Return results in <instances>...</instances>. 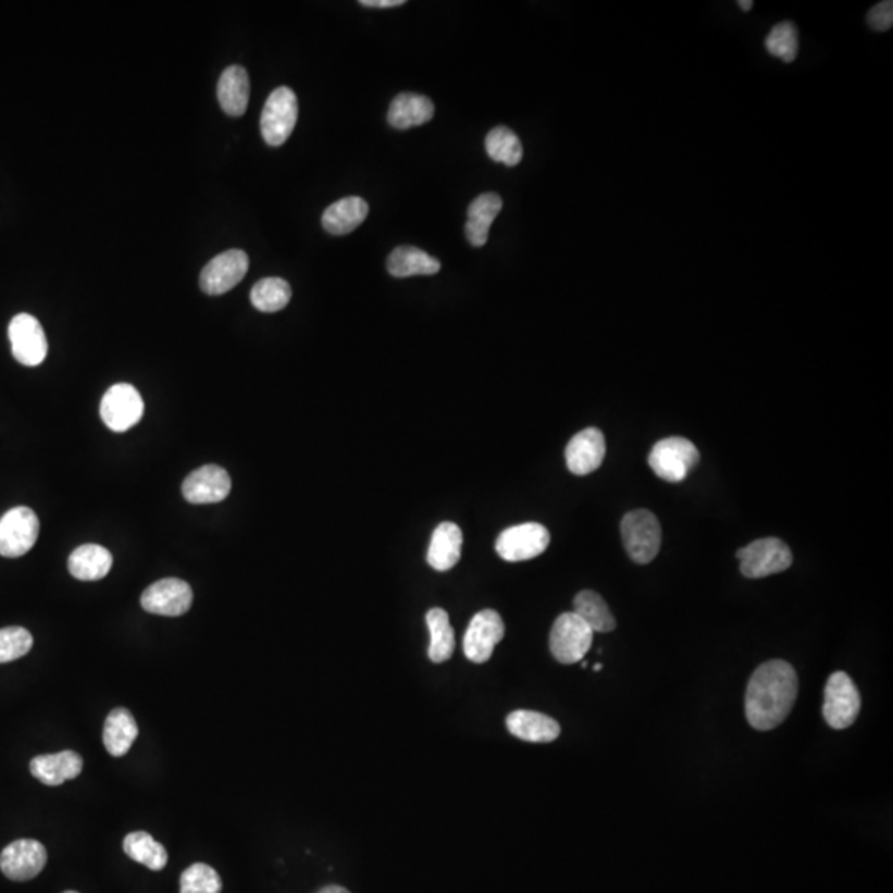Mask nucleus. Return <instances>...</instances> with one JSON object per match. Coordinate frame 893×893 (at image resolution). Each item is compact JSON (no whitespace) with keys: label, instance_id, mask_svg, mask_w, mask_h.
Here are the masks:
<instances>
[{"label":"nucleus","instance_id":"1","mask_svg":"<svg viewBox=\"0 0 893 893\" xmlns=\"http://www.w3.org/2000/svg\"><path fill=\"white\" fill-rule=\"evenodd\" d=\"M796 670L784 660H769L753 672L745 697L748 723L759 732L780 727L796 704Z\"/></svg>","mask_w":893,"mask_h":893},{"label":"nucleus","instance_id":"2","mask_svg":"<svg viewBox=\"0 0 893 893\" xmlns=\"http://www.w3.org/2000/svg\"><path fill=\"white\" fill-rule=\"evenodd\" d=\"M621 535L629 556L637 565H648L659 555L662 528L653 511H629L622 518Z\"/></svg>","mask_w":893,"mask_h":893},{"label":"nucleus","instance_id":"3","mask_svg":"<svg viewBox=\"0 0 893 893\" xmlns=\"http://www.w3.org/2000/svg\"><path fill=\"white\" fill-rule=\"evenodd\" d=\"M700 462V452L692 442L683 437H669L657 442L648 454V466L657 476L669 483H680Z\"/></svg>","mask_w":893,"mask_h":893},{"label":"nucleus","instance_id":"4","mask_svg":"<svg viewBox=\"0 0 893 893\" xmlns=\"http://www.w3.org/2000/svg\"><path fill=\"white\" fill-rule=\"evenodd\" d=\"M736 556L740 559V571L749 580H761L783 573L793 565L790 546L778 538L756 539L740 549Z\"/></svg>","mask_w":893,"mask_h":893},{"label":"nucleus","instance_id":"5","mask_svg":"<svg viewBox=\"0 0 893 893\" xmlns=\"http://www.w3.org/2000/svg\"><path fill=\"white\" fill-rule=\"evenodd\" d=\"M298 100L292 88L280 87L270 94L262 117L260 132L269 146H282L287 142L297 126Z\"/></svg>","mask_w":893,"mask_h":893},{"label":"nucleus","instance_id":"6","mask_svg":"<svg viewBox=\"0 0 893 893\" xmlns=\"http://www.w3.org/2000/svg\"><path fill=\"white\" fill-rule=\"evenodd\" d=\"M593 637L594 632L580 616L574 612H565L553 624L549 648L558 662L570 666V663L581 662L590 653Z\"/></svg>","mask_w":893,"mask_h":893},{"label":"nucleus","instance_id":"7","mask_svg":"<svg viewBox=\"0 0 893 893\" xmlns=\"http://www.w3.org/2000/svg\"><path fill=\"white\" fill-rule=\"evenodd\" d=\"M859 690L851 677L844 672H835L829 677L824 690V707L822 715L829 727L834 730H845L854 724L860 714Z\"/></svg>","mask_w":893,"mask_h":893},{"label":"nucleus","instance_id":"8","mask_svg":"<svg viewBox=\"0 0 893 893\" xmlns=\"http://www.w3.org/2000/svg\"><path fill=\"white\" fill-rule=\"evenodd\" d=\"M40 532V521L34 510L17 507L0 518V556L21 558L27 555Z\"/></svg>","mask_w":893,"mask_h":893},{"label":"nucleus","instance_id":"9","mask_svg":"<svg viewBox=\"0 0 893 893\" xmlns=\"http://www.w3.org/2000/svg\"><path fill=\"white\" fill-rule=\"evenodd\" d=\"M100 414L104 425L111 431H129L145 414L141 394L132 384H114L101 400Z\"/></svg>","mask_w":893,"mask_h":893},{"label":"nucleus","instance_id":"10","mask_svg":"<svg viewBox=\"0 0 893 893\" xmlns=\"http://www.w3.org/2000/svg\"><path fill=\"white\" fill-rule=\"evenodd\" d=\"M548 530L539 523H523L507 528L498 536V556L508 562L528 561L543 555L549 546Z\"/></svg>","mask_w":893,"mask_h":893},{"label":"nucleus","instance_id":"11","mask_svg":"<svg viewBox=\"0 0 893 893\" xmlns=\"http://www.w3.org/2000/svg\"><path fill=\"white\" fill-rule=\"evenodd\" d=\"M9 339L12 355L24 367H38L49 355V342L42 324L32 314L21 313L12 318L9 324Z\"/></svg>","mask_w":893,"mask_h":893},{"label":"nucleus","instance_id":"12","mask_svg":"<svg viewBox=\"0 0 893 893\" xmlns=\"http://www.w3.org/2000/svg\"><path fill=\"white\" fill-rule=\"evenodd\" d=\"M505 624L501 616L494 609H483L473 616L463 637V653L473 663H485L491 660L495 645L504 638Z\"/></svg>","mask_w":893,"mask_h":893},{"label":"nucleus","instance_id":"13","mask_svg":"<svg viewBox=\"0 0 893 893\" xmlns=\"http://www.w3.org/2000/svg\"><path fill=\"white\" fill-rule=\"evenodd\" d=\"M249 265V256L244 250H227L204 266L200 273V288L212 297L227 294L244 280Z\"/></svg>","mask_w":893,"mask_h":893},{"label":"nucleus","instance_id":"14","mask_svg":"<svg viewBox=\"0 0 893 893\" xmlns=\"http://www.w3.org/2000/svg\"><path fill=\"white\" fill-rule=\"evenodd\" d=\"M193 600V590L186 581L166 578L142 593L141 606L151 615L177 618L189 611Z\"/></svg>","mask_w":893,"mask_h":893},{"label":"nucleus","instance_id":"15","mask_svg":"<svg viewBox=\"0 0 893 893\" xmlns=\"http://www.w3.org/2000/svg\"><path fill=\"white\" fill-rule=\"evenodd\" d=\"M46 866V847L34 839H18L0 854V870L15 882L35 879Z\"/></svg>","mask_w":893,"mask_h":893},{"label":"nucleus","instance_id":"16","mask_svg":"<svg viewBox=\"0 0 893 893\" xmlns=\"http://www.w3.org/2000/svg\"><path fill=\"white\" fill-rule=\"evenodd\" d=\"M232 480L219 466H204L194 470L183 483V495L196 505L219 504L231 494Z\"/></svg>","mask_w":893,"mask_h":893},{"label":"nucleus","instance_id":"17","mask_svg":"<svg viewBox=\"0 0 893 893\" xmlns=\"http://www.w3.org/2000/svg\"><path fill=\"white\" fill-rule=\"evenodd\" d=\"M606 457V438L596 427L578 432L566 447V466L574 475L596 472Z\"/></svg>","mask_w":893,"mask_h":893},{"label":"nucleus","instance_id":"18","mask_svg":"<svg viewBox=\"0 0 893 893\" xmlns=\"http://www.w3.org/2000/svg\"><path fill=\"white\" fill-rule=\"evenodd\" d=\"M84 769V759L78 753L60 752L55 755L35 756L30 761V773L47 786H60L65 781L75 780Z\"/></svg>","mask_w":893,"mask_h":893},{"label":"nucleus","instance_id":"19","mask_svg":"<svg viewBox=\"0 0 893 893\" xmlns=\"http://www.w3.org/2000/svg\"><path fill=\"white\" fill-rule=\"evenodd\" d=\"M507 728L511 735L530 743H551L561 733L555 718L532 710L511 711L507 717Z\"/></svg>","mask_w":893,"mask_h":893},{"label":"nucleus","instance_id":"20","mask_svg":"<svg viewBox=\"0 0 893 893\" xmlns=\"http://www.w3.org/2000/svg\"><path fill=\"white\" fill-rule=\"evenodd\" d=\"M462 530L452 521H445L435 528L432 533L431 546L427 551V562L435 571H450L460 561L462 556Z\"/></svg>","mask_w":893,"mask_h":893},{"label":"nucleus","instance_id":"21","mask_svg":"<svg viewBox=\"0 0 893 893\" xmlns=\"http://www.w3.org/2000/svg\"><path fill=\"white\" fill-rule=\"evenodd\" d=\"M504 208V200L498 194L486 193L476 197L467 214L466 235L470 246L483 247L488 241L491 227Z\"/></svg>","mask_w":893,"mask_h":893},{"label":"nucleus","instance_id":"22","mask_svg":"<svg viewBox=\"0 0 893 893\" xmlns=\"http://www.w3.org/2000/svg\"><path fill=\"white\" fill-rule=\"evenodd\" d=\"M435 107L424 95L400 94L387 111V123L396 129L422 126L434 117Z\"/></svg>","mask_w":893,"mask_h":893},{"label":"nucleus","instance_id":"23","mask_svg":"<svg viewBox=\"0 0 893 893\" xmlns=\"http://www.w3.org/2000/svg\"><path fill=\"white\" fill-rule=\"evenodd\" d=\"M368 214H370V206L367 200L362 197L349 196L328 206V209L323 212L321 222L328 234L346 235L367 221Z\"/></svg>","mask_w":893,"mask_h":893},{"label":"nucleus","instance_id":"24","mask_svg":"<svg viewBox=\"0 0 893 893\" xmlns=\"http://www.w3.org/2000/svg\"><path fill=\"white\" fill-rule=\"evenodd\" d=\"M219 103L228 116H241L249 107L250 79L246 69L228 66L218 85Z\"/></svg>","mask_w":893,"mask_h":893},{"label":"nucleus","instance_id":"25","mask_svg":"<svg viewBox=\"0 0 893 893\" xmlns=\"http://www.w3.org/2000/svg\"><path fill=\"white\" fill-rule=\"evenodd\" d=\"M139 728L132 711L114 708L104 721L103 745L114 758L125 756L138 739Z\"/></svg>","mask_w":893,"mask_h":893},{"label":"nucleus","instance_id":"26","mask_svg":"<svg viewBox=\"0 0 893 893\" xmlns=\"http://www.w3.org/2000/svg\"><path fill=\"white\" fill-rule=\"evenodd\" d=\"M113 556L100 545H84L69 558V571L79 581H100L110 573Z\"/></svg>","mask_w":893,"mask_h":893},{"label":"nucleus","instance_id":"27","mask_svg":"<svg viewBox=\"0 0 893 893\" xmlns=\"http://www.w3.org/2000/svg\"><path fill=\"white\" fill-rule=\"evenodd\" d=\"M441 270V262L424 250L412 246H400L390 252L387 259V272L396 278L409 276L435 275Z\"/></svg>","mask_w":893,"mask_h":893},{"label":"nucleus","instance_id":"28","mask_svg":"<svg viewBox=\"0 0 893 893\" xmlns=\"http://www.w3.org/2000/svg\"><path fill=\"white\" fill-rule=\"evenodd\" d=\"M429 632H431V645H429V659L434 663H442L452 657L456 648V634L450 625L449 615L441 607H434L425 616Z\"/></svg>","mask_w":893,"mask_h":893},{"label":"nucleus","instance_id":"29","mask_svg":"<svg viewBox=\"0 0 893 893\" xmlns=\"http://www.w3.org/2000/svg\"><path fill=\"white\" fill-rule=\"evenodd\" d=\"M123 848H125L126 856L129 859L142 864V866L148 867L149 870H154V872H159L168 866L166 848L158 841H154L148 832L136 831L126 835L125 841H123Z\"/></svg>","mask_w":893,"mask_h":893},{"label":"nucleus","instance_id":"30","mask_svg":"<svg viewBox=\"0 0 893 893\" xmlns=\"http://www.w3.org/2000/svg\"><path fill=\"white\" fill-rule=\"evenodd\" d=\"M573 612L580 616V618L590 625L594 634H596V632L606 634V632H612L616 629V619L612 612L609 611V606H607L606 600H604L599 594L594 593V591H581V593L574 597Z\"/></svg>","mask_w":893,"mask_h":893},{"label":"nucleus","instance_id":"31","mask_svg":"<svg viewBox=\"0 0 893 893\" xmlns=\"http://www.w3.org/2000/svg\"><path fill=\"white\" fill-rule=\"evenodd\" d=\"M290 300V285L278 276L260 280L250 292V301L262 313H276L287 307Z\"/></svg>","mask_w":893,"mask_h":893},{"label":"nucleus","instance_id":"32","mask_svg":"<svg viewBox=\"0 0 893 893\" xmlns=\"http://www.w3.org/2000/svg\"><path fill=\"white\" fill-rule=\"evenodd\" d=\"M485 149L492 161L501 162L508 168L518 166L523 159L520 138L507 126H497L486 135Z\"/></svg>","mask_w":893,"mask_h":893},{"label":"nucleus","instance_id":"33","mask_svg":"<svg viewBox=\"0 0 893 893\" xmlns=\"http://www.w3.org/2000/svg\"><path fill=\"white\" fill-rule=\"evenodd\" d=\"M797 46H799L797 30L791 22L774 25L773 30L769 32L765 40L766 52L786 63L796 60Z\"/></svg>","mask_w":893,"mask_h":893},{"label":"nucleus","instance_id":"34","mask_svg":"<svg viewBox=\"0 0 893 893\" xmlns=\"http://www.w3.org/2000/svg\"><path fill=\"white\" fill-rule=\"evenodd\" d=\"M221 877L208 864H193L181 876V893H221Z\"/></svg>","mask_w":893,"mask_h":893},{"label":"nucleus","instance_id":"35","mask_svg":"<svg viewBox=\"0 0 893 893\" xmlns=\"http://www.w3.org/2000/svg\"><path fill=\"white\" fill-rule=\"evenodd\" d=\"M32 645H34V637L27 629H0V663L14 662L27 656Z\"/></svg>","mask_w":893,"mask_h":893},{"label":"nucleus","instance_id":"36","mask_svg":"<svg viewBox=\"0 0 893 893\" xmlns=\"http://www.w3.org/2000/svg\"><path fill=\"white\" fill-rule=\"evenodd\" d=\"M870 28L877 32H885L892 28L893 25V2L892 0H883L880 4L873 5L867 15Z\"/></svg>","mask_w":893,"mask_h":893},{"label":"nucleus","instance_id":"37","mask_svg":"<svg viewBox=\"0 0 893 893\" xmlns=\"http://www.w3.org/2000/svg\"><path fill=\"white\" fill-rule=\"evenodd\" d=\"M359 4L362 8H371V9H390V8H400V5L406 4L404 0H361Z\"/></svg>","mask_w":893,"mask_h":893},{"label":"nucleus","instance_id":"38","mask_svg":"<svg viewBox=\"0 0 893 893\" xmlns=\"http://www.w3.org/2000/svg\"><path fill=\"white\" fill-rule=\"evenodd\" d=\"M318 893H349V890H346L345 886L328 885L323 886Z\"/></svg>","mask_w":893,"mask_h":893},{"label":"nucleus","instance_id":"39","mask_svg":"<svg viewBox=\"0 0 893 893\" xmlns=\"http://www.w3.org/2000/svg\"><path fill=\"white\" fill-rule=\"evenodd\" d=\"M739 8L742 9V11H745V12L752 11L753 0H740Z\"/></svg>","mask_w":893,"mask_h":893},{"label":"nucleus","instance_id":"40","mask_svg":"<svg viewBox=\"0 0 893 893\" xmlns=\"http://www.w3.org/2000/svg\"><path fill=\"white\" fill-rule=\"evenodd\" d=\"M600 669H603V666H600V663H597V666L594 667V670H596V672H599Z\"/></svg>","mask_w":893,"mask_h":893},{"label":"nucleus","instance_id":"41","mask_svg":"<svg viewBox=\"0 0 893 893\" xmlns=\"http://www.w3.org/2000/svg\"><path fill=\"white\" fill-rule=\"evenodd\" d=\"M63 893H78V892H73V890H69V892H63Z\"/></svg>","mask_w":893,"mask_h":893}]
</instances>
